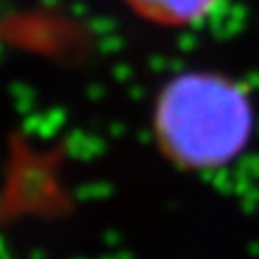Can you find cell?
I'll use <instances>...</instances> for the list:
<instances>
[{"label": "cell", "instance_id": "1", "mask_svg": "<svg viewBox=\"0 0 259 259\" xmlns=\"http://www.w3.org/2000/svg\"><path fill=\"white\" fill-rule=\"evenodd\" d=\"M151 125L162 156L201 173L231 164L246 149L255 112L240 82L218 71L190 69L160 89Z\"/></svg>", "mask_w": 259, "mask_h": 259}, {"label": "cell", "instance_id": "2", "mask_svg": "<svg viewBox=\"0 0 259 259\" xmlns=\"http://www.w3.org/2000/svg\"><path fill=\"white\" fill-rule=\"evenodd\" d=\"M139 18L166 28H188L205 22L223 0H123Z\"/></svg>", "mask_w": 259, "mask_h": 259}]
</instances>
